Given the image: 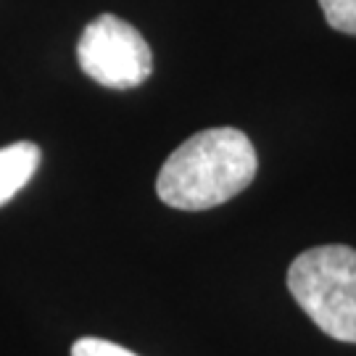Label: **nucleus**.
Here are the masks:
<instances>
[{"instance_id": "2", "label": "nucleus", "mask_w": 356, "mask_h": 356, "mask_svg": "<svg viewBox=\"0 0 356 356\" xmlns=\"http://www.w3.org/2000/svg\"><path fill=\"white\" fill-rule=\"evenodd\" d=\"M288 291L325 335L356 343V251L317 245L293 259Z\"/></svg>"}, {"instance_id": "5", "label": "nucleus", "mask_w": 356, "mask_h": 356, "mask_svg": "<svg viewBox=\"0 0 356 356\" xmlns=\"http://www.w3.org/2000/svg\"><path fill=\"white\" fill-rule=\"evenodd\" d=\"M319 6L335 32L356 38V0H319Z\"/></svg>"}, {"instance_id": "3", "label": "nucleus", "mask_w": 356, "mask_h": 356, "mask_svg": "<svg viewBox=\"0 0 356 356\" xmlns=\"http://www.w3.org/2000/svg\"><path fill=\"white\" fill-rule=\"evenodd\" d=\"M82 72L111 90H132L153 72V56L140 32L114 13L92 19L76 45Z\"/></svg>"}, {"instance_id": "1", "label": "nucleus", "mask_w": 356, "mask_h": 356, "mask_svg": "<svg viewBox=\"0 0 356 356\" xmlns=\"http://www.w3.org/2000/svg\"><path fill=\"white\" fill-rule=\"evenodd\" d=\"M256 148L245 132L211 127L195 132L164 161L156 193L166 206L204 211L243 193L256 177Z\"/></svg>"}, {"instance_id": "4", "label": "nucleus", "mask_w": 356, "mask_h": 356, "mask_svg": "<svg viewBox=\"0 0 356 356\" xmlns=\"http://www.w3.org/2000/svg\"><path fill=\"white\" fill-rule=\"evenodd\" d=\"M40 166V148L29 140H19L0 148V206L8 204L16 193L32 179Z\"/></svg>"}, {"instance_id": "6", "label": "nucleus", "mask_w": 356, "mask_h": 356, "mask_svg": "<svg viewBox=\"0 0 356 356\" xmlns=\"http://www.w3.org/2000/svg\"><path fill=\"white\" fill-rule=\"evenodd\" d=\"M72 356H138V354H132V351L111 343V341H103V338H79L72 346Z\"/></svg>"}]
</instances>
